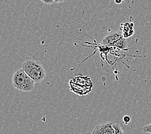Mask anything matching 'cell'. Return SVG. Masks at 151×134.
Segmentation results:
<instances>
[{
  "mask_svg": "<svg viewBox=\"0 0 151 134\" xmlns=\"http://www.w3.org/2000/svg\"><path fill=\"white\" fill-rule=\"evenodd\" d=\"M71 91L79 96L87 95L93 88L91 79L86 75H77L69 82Z\"/></svg>",
  "mask_w": 151,
  "mask_h": 134,
  "instance_id": "1",
  "label": "cell"
},
{
  "mask_svg": "<svg viewBox=\"0 0 151 134\" xmlns=\"http://www.w3.org/2000/svg\"><path fill=\"white\" fill-rule=\"evenodd\" d=\"M35 82L23 68L15 72L12 76V84L16 89L22 92H31L34 90Z\"/></svg>",
  "mask_w": 151,
  "mask_h": 134,
  "instance_id": "2",
  "label": "cell"
},
{
  "mask_svg": "<svg viewBox=\"0 0 151 134\" xmlns=\"http://www.w3.org/2000/svg\"><path fill=\"white\" fill-rule=\"evenodd\" d=\"M24 71L36 83H40L46 78V72L43 65L38 61L28 59L22 64Z\"/></svg>",
  "mask_w": 151,
  "mask_h": 134,
  "instance_id": "3",
  "label": "cell"
},
{
  "mask_svg": "<svg viewBox=\"0 0 151 134\" xmlns=\"http://www.w3.org/2000/svg\"><path fill=\"white\" fill-rule=\"evenodd\" d=\"M102 45L108 46H116L124 50L127 46L125 38L121 32H114L106 35L102 41Z\"/></svg>",
  "mask_w": 151,
  "mask_h": 134,
  "instance_id": "4",
  "label": "cell"
},
{
  "mask_svg": "<svg viewBox=\"0 0 151 134\" xmlns=\"http://www.w3.org/2000/svg\"><path fill=\"white\" fill-rule=\"evenodd\" d=\"M113 122H105L97 125L93 130L92 134H114Z\"/></svg>",
  "mask_w": 151,
  "mask_h": 134,
  "instance_id": "5",
  "label": "cell"
},
{
  "mask_svg": "<svg viewBox=\"0 0 151 134\" xmlns=\"http://www.w3.org/2000/svg\"><path fill=\"white\" fill-rule=\"evenodd\" d=\"M133 27H134V24L132 23H126L122 24L120 29L122 30V35H123L125 39L131 37L134 34V30L133 29Z\"/></svg>",
  "mask_w": 151,
  "mask_h": 134,
  "instance_id": "6",
  "label": "cell"
},
{
  "mask_svg": "<svg viewBox=\"0 0 151 134\" xmlns=\"http://www.w3.org/2000/svg\"><path fill=\"white\" fill-rule=\"evenodd\" d=\"M113 127L115 130L114 134H125V132L122 128L120 124H118V123H113Z\"/></svg>",
  "mask_w": 151,
  "mask_h": 134,
  "instance_id": "7",
  "label": "cell"
},
{
  "mask_svg": "<svg viewBox=\"0 0 151 134\" xmlns=\"http://www.w3.org/2000/svg\"><path fill=\"white\" fill-rule=\"evenodd\" d=\"M142 131L145 133H151V124L143 126L142 128Z\"/></svg>",
  "mask_w": 151,
  "mask_h": 134,
  "instance_id": "8",
  "label": "cell"
},
{
  "mask_svg": "<svg viewBox=\"0 0 151 134\" xmlns=\"http://www.w3.org/2000/svg\"><path fill=\"white\" fill-rule=\"evenodd\" d=\"M131 118L130 116H129V115H125V116L123 117V122L125 125L129 124V123L131 122Z\"/></svg>",
  "mask_w": 151,
  "mask_h": 134,
  "instance_id": "9",
  "label": "cell"
},
{
  "mask_svg": "<svg viewBox=\"0 0 151 134\" xmlns=\"http://www.w3.org/2000/svg\"><path fill=\"white\" fill-rule=\"evenodd\" d=\"M40 1L45 5H52L54 3V0H40Z\"/></svg>",
  "mask_w": 151,
  "mask_h": 134,
  "instance_id": "10",
  "label": "cell"
},
{
  "mask_svg": "<svg viewBox=\"0 0 151 134\" xmlns=\"http://www.w3.org/2000/svg\"><path fill=\"white\" fill-rule=\"evenodd\" d=\"M124 1V0H114V2L116 3V4H121L122 3H123Z\"/></svg>",
  "mask_w": 151,
  "mask_h": 134,
  "instance_id": "11",
  "label": "cell"
},
{
  "mask_svg": "<svg viewBox=\"0 0 151 134\" xmlns=\"http://www.w3.org/2000/svg\"><path fill=\"white\" fill-rule=\"evenodd\" d=\"M66 0H54V3H63Z\"/></svg>",
  "mask_w": 151,
  "mask_h": 134,
  "instance_id": "12",
  "label": "cell"
}]
</instances>
